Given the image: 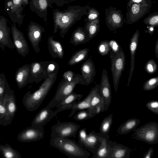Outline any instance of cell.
<instances>
[{"mask_svg": "<svg viewBox=\"0 0 158 158\" xmlns=\"http://www.w3.org/2000/svg\"><path fill=\"white\" fill-rule=\"evenodd\" d=\"M90 7L89 5L84 6L76 5L68 6L66 9L62 11L53 9L54 33H56L59 30L60 36L64 38L72 26L83 16L87 15Z\"/></svg>", "mask_w": 158, "mask_h": 158, "instance_id": "6da1fadb", "label": "cell"}, {"mask_svg": "<svg viewBox=\"0 0 158 158\" xmlns=\"http://www.w3.org/2000/svg\"><path fill=\"white\" fill-rule=\"evenodd\" d=\"M57 73L48 74L37 90L32 93L30 91L26 93L23 103L27 110L33 111L40 106L56 81Z\"/></svg>", "mask_w": 158, "mask_h": 158, "instance_id": "7a4b0ae2", "label": "cell"}, {"mask_svg": "<svg viewBox=\"0 0 158 158\" xmlns=\"http://www.w3.org/2000/svg\"><path fill=\"white\" fill-rule=\"evenodd\" d=\"M50 145L71 158H87L90 154L75 140L61 137H51Z\"/></svg>", "mask_w": 158, "mask_h": 158, "instance_id": "3957f363", "label": "cell"}, {"mask_svg": "<svg viewBox=\"0 0 158 158\" xmlns=\"http://www.w3.org/2000/svg\"><path fill=\"white\" fill-rule=\"evenodd\" d=\"M78 84L84 85L83 79L80 74H75L71 81H67L62 79L58 85L53 98L48 105L51 108L55 107L59 102L73 92L75 86Z\"/></svg>", "mask_w": 158, "mask_h": 158, "instance_id": "277c9868", "label": "cell"}, {"mask_svg": "<svg viewBox=\"0 0 158 158\" xmlns=\"http://www.w3.org/2000/svg\"><path fill=\"white\" fill-rule=\"evenodd\" d=\"M110 52L114 88L117 92L120 78L125 69V56L122 48L117 53H114L111 50Z\"/></svg>", "mask_w": 158, "mask_h": 158, "instance_id": "5b68a950", "label": "cell"}, {"mask_svg": "<svg viewBox=\"0 0 158 158\" xmlns=\"http://www.w3.org/2000/svg\"><path fill=\"white\" fill-rule=\"evenodd\" d=\"M29 3L31 10L46 22L47 20L48 9L49 7L53 9L52 4L61 7L70 3L64 0H30Z\"/></svg>", "mask_w": 158, "mask_h": 158, "instance_id": "8992f818", "label": "cell"}, {"mask_svg": "<svg viewBox=\"0 0 158 158\" xmlns=\"http://www.w3.org/2000/svg\"><path fill=\"white\" fill-rule=\"evenodd\" d=\"M80 126L71 122H60L58 119L56 124L51 128V137L68 138H75Z\"/></svg>", "mask_w": 158, "mask_h": 158, "instance_id": "52a82bcc", "label": "cell"}, {"mask_svg": "<svg viewBox=\"0 0 158 158\" xmlns=\"http://www.w3.org/2000/svg\"><path fill=\"white\" fill-rule=\"evenodd\" d=\"M105 14L106 25L110 31L123 27L126 22L121 10L117 9L116 7L111 6L106 8Z\"/></svg>", "mask_w": 158, "mask_h": 158, "instance_id": "ba28073f", "label": "cell"}, {"mask_svg": "<svg viewBox=\"0 0 158 158\" xmlns=\"http://www.w3.org/2000/svg\"><path fill=\"white\" fill-rule=\"evenodd\" d=\"M22 0H9L5 1L4 9L13 23L21 25L25 16Z\"/></svg>", "mask_w": 158, "mask_h": 158, "instance_id": "9c48e42d", "label": "cell"}, {"mask_svg": "<svg viewBox=\"0 0 158 158\" xmlns=\"http://www.w3.org/2000/svg\"><path fill=\"white\" fill-rule=\"evenodd\" d=\"M43 127L31 126L27 127L17 135V139L22 142H30L38 141L44 137Z\"/></svg>", "mask_w": 158, "mask_h": 158, "instance_id": "30bf717a", "label": "cell"}, {"mask_svg": "<svg viewBox=\"0 0 158 158\" xmlns=\"http://www.w3.org/2000/svg\"><path fill=\"white\" fill-rule=\"evenodd\" d=\"M27 35L33 48L37 53L40 52L39 44L41 40L42 34L45 31L44 28L39 24L31 21L28 26Z\"/></svg>", "mask_w": 158, "mask_h": 158, "instance_id": "8fae6325", "label": "cell"}, {"mask_svg": "<svg viewBox=\"0 0 158 158\" xmlns=\"http://www.w3.org/2000/svg\"><path fill=\"white\" fill-rule=\"evenodd\" d=\"M11 30L15 48L20 55L25 57L29 52V48L23 33L17 28L14 23L12 24Z\"/></svg>", "mask_w": 158, "mask_h": 158, "instance_id": "7c38bea8", "label": "cell"}, {"mask_svg": "<svg viewBox=\"0 0 158 158\" xmlns=\"http://www.w3.org/2000/svg\"><path fill=\"white\" fill-rule=\"evenodd\" d=\"M151 8L141 6L135 2L132 3L127 9L126 23L131 24L136 22L149 12Z\"/></svg>", "mask_w": 158, "mask_h": 158, "instance_id": "4fadbf2b", "label": "cell"}, {"mask_svg": "<svg viewBox=\"0 0 158 158\" xmlns=\"http://www.w3.org/2000/svg\"><path fill=\"white\" fill-rule=\"evenodd\" d=\"M11 29L8 25L7 19L0 15V47L4 51L6 47L10 49L15 48L11 39Z\"/></svg>", "mask_w": 158, "mask_h": 158, "instance_id": "5bb4252c", "label": "cell"}, {"mask_svg": "<svg viewBox=\"0 0 158 158\" xmlns=\"http://www.w3.org/2000/svg\"><path fill=\"white\" fill-rule=\"evenodd\" d=\"M58 113L53 111L48 105L41 110L33 119L31 126L37 127H43L49 122Z\"/></svg>", "mask_w": 158, "mask_h": 158, "instance_id": "9a60e30c", "label": "cell"}, {"mask_svg": "<svg viewBox=\"0 0 158 158\" xmlns=\"http://www.w3.org/2000/svg\"><path fill=\"white\" fill-rule=\"evenodd\" d=\"M28 82L31 83L35 82L38 83L43 79H45L43 61L35 62L31 64Z\"/></svg>", "mask_w": 158, "mask_h": 158, "instance_id": "2e32d148", "label": "cell"}, {"mask_svg": "<svg viewBox=\"0 0 158 158\" xmlns=\"http://www.w3.org/2000/svg\"><path fill=\"white\" fill-rule=\"evenodd\" d=\"M139 128V138L148 143H156L157 139L158 130L154 123L146 125Z\"/></svg>", "mask_w": 158, "mask_h": 158, "instance_id": "e0dca14e", "label": "cell"}, {"mask_svg": "<svg viewBox=\"0 0 158 158\" xmlns=\"http://www.w3.org/2000/svg\"><path fill=\"white\" fill-rule=\"evenodd\" d=\"M81 70L84 85H89L93 81L96 74L95 66L91 59L89 58L82 64Z\"/></svg>", "mask_w": 158, "mask_h": 158, "instance_id": "ac0fdd59", "label": "cell"}, {"mask_svg": "<svg viewBox=\"0 0 158 158\" xmlns=\"http://www.w3.org/2000/svg\"><path fill=\"white\" fill-rule=\"evenodd\" d=\"M3 103L6 109L9 121L10 124L17 109L15 98L12 90L4 96L3 99Z\"/></svg>", "mask_w": 158, "mask_h": 158, "instance_id": "d6986e66", "label": "cell"}, {"mask_svg": "<svg viewBox=\"0 0 158 158\" xmlns=\"http://www.w3.org/2000/svg\"><path fill=\"white\" fill-rule=\"evenodd\" d=\"M99 86V85H96L92 88L85 98L81 101L75 102L73 105L68 109V110L72 109L71 112L69 116V117L72 116L77 111L89 109L91 98Z\"/></svg>", "mask_w": 158, "mask_h": 158, "instance_id": "ffe728a7", "label": "cell"}, {"mask_svg": "<svg viewBox=\"0 0 158 158\" xmlns=\"http://www.w3.org/2000/svg\"><path fill=\"white\" fill-rule=\"evenodd\" d=\"M100 85V92L105 103L108 104L111 98V89L107 71L103 69Z\"/></svg>", "mask_w": 158, "mask_h": 158, "instance_id": "44dd1931", "label": "cell"}, {"mask_svg": "<svg viewBox=\"0 0 158 158\" xmlns=\"http://www.w3.org/2000/svg\"><path fill=\"white\" fill-rule=\"evenodd\" d=\"M139 32L136 30L131 38L129 48L131 53L130 67L127 86H129L133 72L135 61V53L138 44Z\"/></svg>", "mask_w": 158, "mask_h": 158, "instance_id": "7402d4cb", "label": "cell"}, {"mask_svg": "<svg viewBox=\"0 0 158 158\" xmlns=\"http://www.w3.org/2000/svg\"><path fill=\"white\" fill-rule=\"evenodd\" d=\"M48 48L50 54L53 58L62 59L64 56V50L61 43L54 39V36H49L48 40Z\"/></svg>", "mask_w": 158, "mask_h": 158, "instance_id": "603a6c76", "label": "cell"}, {"mask_svg": "<svg viewBox=\"0 0 158 158\" xmlns=\"http://www.w3.org/2000/svg\"><path fill=\"white\" fill-rule=\"evenodd\" d=\"M82 96V94L72 92L56 105L55 107H57V109L56 111L58 113L64 110H68L76 100L79 101Z\"/></svg>", "mask_w": 158, "mask_h": 158, "instance_id": "cb8c5ba5", "label": "cell"}, {"mask_svg": "<svg viewBox=\"0 0 158 158\" xmlns=\"http://www.w3.org/2000/svg\"><path fill=\"white\" fill-rule=\"evenodd\" d=\"M30 68V64H26L17 70L15 79L19 89L24 87L28 83V78Z\"/></svg>", "mask_w": 158, "mask_h": 158, "instance_id": "d4e9b609", "label": "cell"}, {"mask_svg": "<svg viewBox=\"0 0 158 158\" xmlns=\"http://www.w3.org/2000/svg\"><path fill=\"white\" fill-rule=\"evenodd\" d=\"M88 36L84 27H79L72 33L70 39V43L74 46L84 44L87 42Z\"/></svg>", "mask_w": 158, "mask_h": 158, "instance_id": "484cf974", "label": "cell"}, {"mask_svg": "<svg viewBox=\"0 0 158 158\" xmlns=\"http://www.w3.org/2000/svg\"><path fill=\"white\" fill-rule=\"evenodd\" d=\"M84 28L87 35V42H88L97 35L99 31V18L91 21L86 22Z\"/></svg>", "mask_w": 158, "mask_h": 158, "instance_id": "4316f807", "label": "cell"}, {"mask_svg": "<svg viewBox=\"0 0 158 158\" xmlns=\"http://www.w3.org/2000/svg\"><path fill=\"white\" fill-rule=\"evenodd\" d=\"M98 140L99 137L97 134L94 131H92L87 135L82 146L94 154L96 151Z\"/></svg>", "mask_w": 158, "mask_h": 158, "instance_id": "83f0119b", "label": "cell"}, {"mask_svg": "<svg viewBox=\"0 0 158 158\" xmlns=\"http://www.w3.org/2000/svg\"><path fill=\"white\" fill-rule=\"evenodd\" d=\"M89 50V49L85 48L77 51L71 57L68 64L69 65H74L85 60L88 56Z\"/></svg>", "mask_w": 158, "mask_h": 158, "instance_id": "f1b7e54d", "label": "cell"}, {"mask_svg": "<svg viewBox=\"0 0 158 158\" xmlns=\"http://www.w3.org/2000/svg\"><path fill=\"white\" fill-rule=\"evenodd\" d=\"M139 122V120L137 119H129L123 123L118 128V132L121 134H127L135 128Z\"/></svg>", "mask_w": 158, "mask_h": 158, "instance_id": "f546056e", "label": "cell"}, {"mask_svg": "<svg viewBox=\"0 0 158 158\" xmlns=\"http://www.w3.org/2000/svg\"><path fill=\"white\" fill-rule=\"evenodd\" d=\"M0 152L2 156L6 158H21V155L9 144H0Z\"/></svg>", "mask_w": 158, "mask_h": 158, "instance_id": "4dcf8cb0", "label": "cell"}, {"mask_svg": "<svg viewBox=\"0 0 158 158\" xmlns=\"http://www.w3.org/2000/svg\"><path fill=\"white\" fill-rule=\"evenodd\" d=\"M45 79L48 78V75L55 73H58L59 65L55 62L52 61H44Z\"/></svg>", "mask_w": 158, "mask_h": 158, "instance_id": "1f68e13d", "label": "cell"}, {"mask_svg": "<svg viewBox=\"0 0 158 158\" xmlns=\"http://www.w3.org/2000/svg\"><path fill=\"white\" fill-rule=\"evenodd\" d=\"M11 90L5 75L0 74V98H3Z\"/></svg>", "mask_w": 158, "mask_h": 158, "instance_id": "d6a6232c", "label": "cell"}, {"mask_svg": "<svg viewBox=\"0 0 158 158\" xmlns=\"http://www.w3.org/2000/svg\"><path fill=\"white\" fill-rule=\"evenodd\" d=\"M3 98H0V126H6L10 123L6 109L3 103Z\"/></svg>", "mask_w": 158, "mask_h": 158, "instance_id": "836d02e7", "label": "cell"}, {"mask_svg": "<svg viewBox=\"0 0 158 158\" xmlns=\"http://www.w3.org/2000/svg\"><path fill=\"white\" fill-rule=\"evenodd\" d=\"M100 92V86L92 97L90 101V108L89 111L95 114L94 109L95 107L99 104L103 99Z\"/></svg>", "mask_w": 158, "mask_h": 158, "instance_id": "e575fe53", "label": "cell"}, {"mask_svg": "<svg viewBox=\"0 0 158 158\" xmlns=\"http://www.w3.org/2000/svg\"><path fill=\"white\" fill-rule=\"evenodd\" d=\"M95 114L88 109L80 110L73 117L77 121H82L94 117Z\"/></svg>", "mask_w": 158, "mask_h": 158, "instance_id": "d590c367", "label": "cell"}, {"mask_svg": "<svg viewBox=\"0 0 158 158\" xmlns=\"http://www.w3.org/2000/svg\"><path fill=\"white\" fill-rule=\"evenodd\" d=\"M143 23L148 26H158V12L155 11L148 16L143 20Z\"/></svg>", "mask_w": 158, "mask_h": 158, "instance_id": "8d00e7d4", "label": "cell"}, {"mask_svg": "<svg viewBox=\"0 0 158 158\" xmlns=\"http://www.w3.org/2000/svg\"><path fill=\"white\" fill-rule=\"evenodd\" d=\"M98 53L102 56L108 54L110 51L109 41L104 40L101 41L97 47Z\"/></svg>", "mask_w": 158, "mask_h": 158, "instance_id": "74e56055", "label": "cell"}, {"mask_svg": "<svg viewBox=\"0 0 158 158\" xmlns=\"http://www.w3.org/2000/svg\"><path fill=\"white\" fill-rule=\"evenodd\" d=\"M158 85V77L150 78L144 83L143 89L145 91H149L155 88Z\"/></svg>", "mask_w": 158, "mask_h": 158, "instance_id": "f35d334b", "label": "cell"}, {"mask_svg": "<svg viewBox=\"0 0 158 158\" xmlns=\"http://www.w3.org/2000/svg\"><path fill=\"white\" fill-rule=\"evenodd\" d=\"M144 69L148 73L152 74L157 71V66L154 60L152 59L148 60L146 62L145 65Z\"/></svg>", "mask_w": 158, "mask_h": 158, "instance_id": "ab89813d", "label": "cell"}, {"mask_svg": "<svg viewBox=\"0 0 158 158\" xmlns=\"http://www.w3.org/2000/svg\"><path fill=\"white\" fill-rule=\"evenodd\" d=\"M86 15L87 18L84 21L85 22H90L99 18V12L94 8L90 7Z\"/></svg>", "mask_w": 158, "mask_h": 158, "instance_id": "60d3db41", "label": "cell"}, {"mask_svg": "<svg viewBox=\"0 0 158 158\" xmlns=\"http://www.w3.org/2000/svg\"><path fill=\"white\" fill-rule=\"evenodd\" d=\"M112 121V115L105 118L102 122L101 127V131L103 133H106L109 130Z\"/></svg>", "mask_w": 158, "mask_h": 158, "instance_id": "b9f144b4", "label": "cell"}, {"mask_svg": "<svg viewBox=\"0 0 158 158\" xmlns=\"http://www.w3.org/2000/svg\"><path fill=\"white\" fill-rule=\"evenodd\" d=\"M108 150L105 143H103L102 145L96 151L94 154L95 157L104 158L106 157L108 154Z\"/></svg>", "mask_w": 158, "mask_h": 158, "instance_id": "7bdbcfd3", "label": "cell"}, {"mask_svg": "<svg viewBox=\"0 0 158 158\" xmlns=\"http://www.w3.org/2000/svg\"><path fill=\"white\" fill-rule=\"evenodd\" d=\"M133 2L137 3L143 7L151 8L152 5L151 0H129L127 4V9Z\"/></svg>", "mask_w": 158, "mask_h": 158, "instance_id": "ee69618b", "label": "cell"}, {"mask_svg": "<svg viewBox=\"0 0 158 158\" xmlns=\"http://www.w3.org/2000/svg\"><path fill=\"white\" fill-rule=\"evenodd\" d=\"M87 136L86 129L85 128H83L80 129L79 132L78 140L77 141V143L82 146Z\"/></svg>", "mask_w": 158, "mask_h": 158, "instance_id": "f6af8a7d", "label": "cell"}, {"mask_svg": "<svg viewBox=\"0 0 158 158\" xmlns=\"http://www.w3.org/2000/svg\"><path fill=\"white\" fill-rule=\"evenodd\" d=\"M146 107L155 114H158V102L157 101H151L148 102L146 104Z\"/></svg>", "mask_w": 158, "mask_h": 158, "instance_id": "bcb514c9", "label": "cell"}, {"mask_svg": "<svg viewBox=\"0 0 158 158\" xmlns=\"http://www.w3.org/2000/svg\"><path fill=\"white\" fill-rule=\"evenodd\" d=\"M110 50L114 53L118 52L121 48L118 43L114 40H111L109 41Z\"/></svg>", "mask_w": 158, "mask_h": 158, "instance_id": "7dc6e473", "label": "cell"}, {"mask_svg": "<svg viewBox=\"0 0 158 158\" xmlns=\"http://www.w3.org/2000/svg\"><path fill=\"white\" fill-rule=\"evenodd\" d=\"M126 150L125 149H117L114 152L113 157L117 158H123L125 156Z\"/></svg>", "mask_w": 158, "mask_h": 158, "instance_id": "c3c4849f", "label": "cell"}, {"mask_svg": "<svg viewBox=\"0 0 158 158\" xmlns=\"http://www.w3.org/2000/svg\"><path fill=\"white\" fill-rule=\"evenodd\" d=\"M75 74V73L72 71H68L64 73L63 79L67 81H71L73 79Z\"/></svg>", "mask_w": 158, "mask_h": 158, "instance_id": "681fc988", "label": "cell"}, {"mask_svg": "<svg viewBox=\"0 0 158 158\" xmlns=\"http://www.w3.org/2000/svg\"><path fill=\"white\" fill-rule=\"evenodd\" d=\"M153 150L152 148H150L148 152L145 154L144 157L145 158H150L153 153Z\"/></svg>", "mask_w": 158, "mask_h": 158, "instance_id": "f907efd6", "label": "cell"}, {"mask_svg": "<svg viewBox=\"0 0 158 158\" xmlns=\"http://www.w3.org/2000/svg\"><path fill=\"white\" fill-rule=\"evenodd\" d=\"M147 28L148 30V33L151 35L154 33L155 27L153 26H148Z\"/></svg>", "mask_w": 158, "mask_h": 158, "instance_id": "816d5d0a", "label": "cell"}, {"mask_svg": "<svg viewBox=\"0 0 158 158\" xmlns=\"http://www.w3.org/2000/svg\"><path fill=\"white\" fill-rule=\"evenodd\" d=\"M155 53L157 58H158V38L156 41L155 47Z\"/></svg>", "mask_w": 158, "mask_h": 158, "instance_id": "f5cc1de1", "label": "cell"}, {"mask_svg": "<svg viewBox=\"0 0 158 158\" xmlns=\"http://www.w3.org/2000/svg\"><path fill=\"white\" fill-rule=\"evenodd\" d=\"M22 3L24 7L26 5L28 4V0H22Z\"/></svg>", "mask_w": 158, "mask_h": 158, "instance_id": "db71d44e", "label": "cell"}, {"mask_svg": "<svg viewBox=\"0 0 158 158\" xmlns=\"http://www.w3.org/2000/svg\"><path fill=\"white\" fill-rule=\"evenodd\" d=\"M64 0L68 1L70 3H71V2H72L75 1H77V0Z\"/></svg>", "mask_w": 158, "mask_h": 158, "instance_id": "11a10c76", "label": "cell"}, {"mask_svg": "<svg viewBox=\"0 0 158 158\" xmlns=\"http://www.w3.org/2000/svg\"><path fill=\"white\" fill-rule=\"evenodd\" d=\"M8 0H5V1H8Z\"/></svg>", "mask_w": 158, "mask_h": 158, "instance_id": "9f6ffc18", "label": "cell"}]
</instances>
